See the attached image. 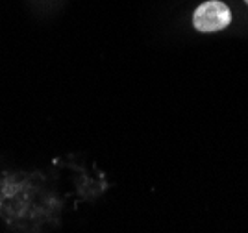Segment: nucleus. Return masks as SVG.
Returning a JSON list of instances; mask_svg holds the SVG:
<instances>
[{"instance_id": "1", "label": "nucleus", "mask_w": 248, "mask_h": 233, "mask_svg": "<svg viewBox=\"0 0 248 233\" xmlns=\"http://www.w3.org/2000/svg\"><path fill=\"white\" fill-rule=\"evenodd\" d=\"M232 22V11L224 2L209 0L200 4L193 15V26L202 33H213Z\"/></svg>"}, {"instance_id": "2", "label": "nucleus", "mask_w": 248, "mask_h": 233, "mask_svg": "<svg viewBox=\"0 0 248 233\" xmlns=\"http://www.w3.org/2000/svg\"><path fill=\"white\" fill-rule=\"evenodd\" d=\"M245 2H247V4H248V0H245Z\"/></svg>"}]
</instances>
